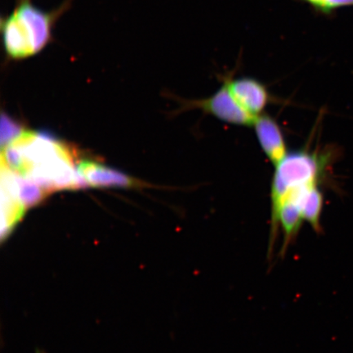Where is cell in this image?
Masks as SVG:
<instances>
[{
    "instance_id": "cell-2",
    "label": "cell",
    "mask_w": 353,
    "mask_h": 353,
    "mask_svg": "<svg viewBox=\"0 0 353 353\" xmlns=\"http://www.w3.org/2000/svg\"><path fill=\"white\" fill-rule=\"evenodd\" d=\"M73 1L65 0L54 10L43 11L34 6L33 0H16L13 10L0 21L3 46L8 59H29L54 41L57 21L70 10Z\"/></svg>"
},
{
    "instance_id": "cell-9",
    "label": "cell",
    "mask_w": 353,
    "mask_h": 353,
    "mask_svg": "<svg viewBox=\"0 0 353 353\" xmlns=\"http://www.w3.org/2000/svg\"><path fill=\"white\" fill-rule=\"evenodd\" d=\"M77 170L87 185L94 188H137L138 180L121 172L92 161H83Z\"/></svg>"
},
{
    "instance_id": "cell-5",
    "label": "cell",
    "mask_w": 353,
    "mask_h": 353,
    "mask_svg": "<svg viewBox=\"0 0 353 353\" xmlns=\"http://www.w3.org/2000/svg\"><path fill=\"white\" fill-rule=\"evenodd\" d=\"M321 185L310 184L290 190L274 206L271 207V214L285 201L296 205L301 211L304 222H307L316 234H322L321 216L324 207V195Z\"/></svg>"
},
{
    "instance_id": "cell-6",
    "label": "cell",
    "mask_w": 353,
    "mask_h": 353,
    "mask_svg": "<svg viewBox=\"0 0 353 353\" xmlns=\"http://www.w3.org/2000/svg\"><path fill=\"white\" fill-rule=\"evenodd\" d=\"M226 79L234 98L245 112L255 118L264 113L272 99L266 85L252 77Z\"/></svg>"
},
{
    "instance_id": "cell-7",
    "label": "cell",
    "mask_w": 353,
    "mask_h": 353,
    "mask_svg": "<svg viewBox=\"0 0 353 353\" xmlns=\"http://www.w3.org/2000/svg\"><path fill=\"white\" fill-rule=\"evenodd\" d=\"M253 127L260 147L274 166L289 153L283 131L274 118L266 113L256 117Z\"/></svg>"
},
{
    "instance_id": "cell-1",
    "label": "cell",
    "mask_w": 353,
    "mask_h": 353,
    "mask_svg": "<svg viewBox=\"0 0 353 353\" xmlns=\"http://www.w3.org/2000/svg\"><path fill=\"white\" fill-rule=\"evenodd\" d=\"M1 165L50 193L87 186L74 167L72 150L46 134L22 132L3 148Z\"/></svg>"
},
{
    "instance_id": "cell-10",
    "label": "cell",
    "mask_w": 353,
    "mask_h": 353,
    "mask_svg": "<svg viewBox=\"0 0 353 353\" xmlns=\"http://www.w3.org/2000/svg\"><path fill=\"white\" fill-rule=\"evenodd\" d=\"M17 192L26 210L41 204L44 199L51 194L33 181L26 179L19 174H17Z\"/></svg>"
},
{
    "instance_id": "cell-12",
    "label": "cell",
    "mask_w": 353,
    "mask_h": 353,
    "mask_svg": "<svg viewBox=\"0 0 353 353\" xmlns=\"http://www.w3.org/2000/svg\"><path fill=\"white\" fill-rule=\"evenodd\" d=\"M313 7L323 12H330L335 8L353 6V0H304Z\"/></svg>"
},
{
    "instance_id": "cell-3",
    "label": "cell",
    "mask_w": 353,
    "mask_h": 353,
    "mask_svg": "<svg viewBox=\"0 0 353 353\" xmlns=\"http://www.w3.org/2000/svg\"><path fill=\"white\" fill-rule=\"evenodd\" d=\"M339 157V151L334 147L315 151L299 149L287 154L275 166L271 187V205L276 204L291 189L326 182Z\"/></svg>"
},
{
    "instance_id": "cell-8",
    "label": "cell",
    "mask_w": 353,
    "mask_h": 353,
    "mask_svg": "<svg viewBox=\"0 0 353 353\" xmlns=\"http://www.w3.org/2000/svg\"><path fill=\"white\" fill-rule=\"evenodd\" d=\"M17 174L1 165L2 238H7L26 214L17 192Z\"/></svg>"
},
{
    "instance_id": "cell-11",
    "label": "cell",
    "mask_w": 353,
    "mask_h": 353,
    "mask_svg": "<svg viewBox=\"0 0 353 353\" xmlns=\"http://www.w3.org/2000/svg\"><path fill=\"white\" fill-rule=\"evenodd\" d=\"M23 132L19 123L16 122L12 118L8 117L7 114H2L1 135H0L2 148L10 144L12 141L19 138Z\"/></svg>"
},
{
    "instance_id": "cell-4",
    "label": "cell",
    "mask_w": 353,
    "mask_h": 353,
    "mask_svg": "<svg viewBox=\"0 0 353 353\" xmlns=\"http://www.w3.org/2000/svg\"><path fill=\"white\" fill-rule=\"evenodd\" d=\"M185 105L188 108L201 110L221 121L233 125L253 126L256 119L237 103L229 88L226 78L214 94L208 98L189 101Z\"/></svg>"
}]
</instances>
